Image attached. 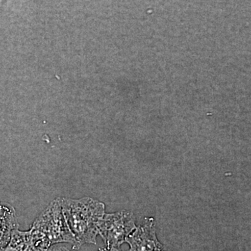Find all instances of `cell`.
<instances>
[{
	"label": "cell",
	"instance_id": "obj_2",
	"mask_svg": "<svg viewBox=\"0 0 251 251\" xmlns=\"http://www.w3.org/2000/svg\"><path fill=\"white\" fill-rule=\"evenodd\" d=\"M33 246L38 251H49L54 244L75 241L63 214L60 198H56L36 218L29 230Z\"/></svg>",
	"mask_w": 251,
	"mask_h": 251
},
{
	"label": "cell",
	"instance_id": "obj_3",
	"mask_svg": "<svg viewBox=\"0 0 251 251\" xmlns=\"http://www.w3.org/2000/svg\"><path fill=\"white\" fill-rule=\"evenodd\" d=\"M135 216L128 211L105 214L99 221L98 232L106 244V249H117L136 228Z\"/></svg>",
	"mask_w": 251,
	"mask_h": 251
},
{
	"label": "cell",
	"instance_id": "obj_4",
	"mask_svg": "<svg viewBox=\"0 0 251 251\" xmlns=\"http://www.w3.org/2000/svg\"><path fill=\"white\" fill-rule=\"evenodd\" d=\"M130 251H171L158 240L153 218H145L143 226L136 227L126 239Z\"/></svg>",
	"mask_w": 251,
	"mask_h": 251
},
{
	"label": "cell",
	"instance_id": "obj_5",
	"mask_svg": "<svg viewBox=\"0 0 251 251\" xmlns=\"http://www.w3.org/2000/svg\"><path fill=\"white\" fill-rule=\"evenodd\" d=\"M18 227L14 208L9 204L0 203V249L7 245L13 232Z\"/></svg>",
	"mask_w": 251,
	"mask_h": 251
},
{
	"label": "cell",
	"instance_id": "obj_7",
	"mask_svg": "<svg viewBox=\"0 0 251 251\" xmlns=\"http://www.w3.org/2000/svg\"><path fill=\"white\" fill-rule=\"evenodd\" d=\"M119 251V249H100V251Z\"/></svg>",
	"mask_w": 251,
	"mask_h": 251
},
{
	"label": "cell",
	"instance_id": "obj_6",
	"mask_svg": "<svg viewBox=\"0 0 251 251\" xmlns=\"http://www.w3.org/2000/svg\"><path fill=\"white\" fill-rule=\"evenodd\" d=\"M0 251H38L32 242L29 231L22 232L17 229L14 231L7 245Z\"/></svg>",
	"mask_w": 251,
	"mask_h": 251
},
{
	"label": "cell",
	"instance_id": "obj_1",
	"mask_svg": "<svg viewBox=\"0 0 251 251\" xmlns=\"http://www.w3.org/2000/svg\"><path fill=\"white\" fill-rule=\"evenodd\" d=\"M62 212L75 239V250L83 244H97L98 224L105 214L103 202L86 197L80 199L60 198Z\"/></svg>",
	"mask_w": 251,
	"mask_h": 251
},
{
	"label": "cell",
	"instance_id": "obj_8",
	"mask_svg": "<svg viewBox=\"0 0 251 251\" xmlns=\"http://www.w3.org/2000/svg\"><path fill=\"white\" fill-rule=\"evenodd\" d=\"M0 203H1V202H0Z\"/></svg>",
	"mask_w": 251,
	"mask_h": 251
}]
</instances>
